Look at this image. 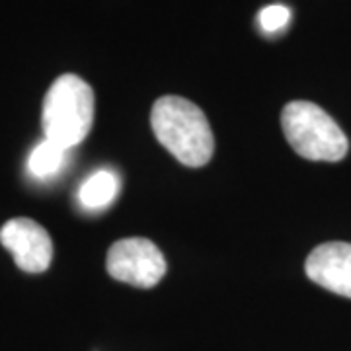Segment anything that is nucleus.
I'll list each match as a JSON object with an SVG mask.
<instances>
[{
  "instance_id": "obj_1",
  "label": "nucleus",
  "mask_w": 351,
  "mask_h": 351,
  "mask_svg": "<svg viewBox=\"0 0 351 351\" xmlns=\"http://www.w3.org/2000/svg\"><path fill=\"white\" fill-rule=\"evenodd\" d=\"M154 137L178 162L199 168L211 160L215 151L213 131L205 113L182 96H162L151 112Z\"/></svg>"
},
{
  "instance_id": "obj_2",
  "label": "nucleus",
  "mask_w": 351,
  "mask_h": 351,
  "mask_svg": "<svg viewBox=\"0 0 351 351\" xmlns=\"http://www.w3.org/2000/svg\"><path fill=\"white\" fill-rule=\"evenodd\" d=\"M94 90L80 76H59L45 94L41 127L47 141L71 151L80 145L94 123Z\"/></svg>"
},
{
  "instance_id": "obj_3",
  "label": "nucleus",
  "mask_w": 351,
  "mask_h": 351,
  "mask_svg": "<svg viewBox=\"0 0 351 351\" xmlns=\"http://www.w3.org/2000/svg\"><path fill=\"white\" fill-rule=\"evenodd\" d=\"M281 127L299 156L313 162H339L350 141L339 125L313 101H289L281 112Z\"/></svg>"
},
{
  "instance_id": "obj_4",
  "label": "nucleus",
  "mask_w": 351,
  "mask_h": 351,
  "mask_svg": "<svg viewBox=\"0 0 351 351\" xmlns=\"http://www.w3.org/2000/svg\"><path fill=\"white\" fill-rule=\"evenodd\" d=\"M108 274L127 285L151 289L166 274V260L158 246L149 239L117 240L108 252Z\"/></svg>"
},
{
  "instance_id": "obj_5",
  "label": "nucleus",
  "mask_w": 351,
  "mask_h": 351,
  "mask_svg": "<svg viewBox=\"0 0 351 351\" xmlns=\"http://www.w3.org/2000/svg\"><path fill=\"white\" fill-rule=\"evenodd\" d=\"M0 242L12 254L14 262L27 274H41L53 260L49 232L34 219H10L0 228Z\"/></svg>"
},
{
  "instance_id": "obj_6",
  "label": "nucleus",
  "mask_w": 351,
  "mask_h": 351,
  "mask_svg": "<svg viewBox=\"0 0 351 351\" xmlns=\"http://www.w3.org/2000/svg\"><path fill=\"white\" fill-rule=\"evenodd\" d=\"M304 271L316 285L351 299L350 242H326L316 246L306 258Z\"/></svg>"
},
{
  "instance_id": "obj_7",
  "label": "nucleus",
  "mask_w": 351,
  "mask_h": 351,
  "mask_svg": "<svg viewBox=\"0 0 351 351\" xmlns=\"http://www.w3.org/2000/svg\"><path fill=\"white\" fill-rule=\"evenodd\" d=\"M119 191V178L110 170H100L84 180L78 189V199L84 209H104L108 207Z\"/></svg>"
},
{
  "instance_id": "obj_8",
  "label": "nucleus",
  "mask_w": 351,
  "mask_h": 351,
  "mask_svg": "<svg viewBox=\"0 0 351 351\" xmlns=\"http://www.w3.org/2000/svg\"><path fill=\"white\" fill-rule=\"evenodd\" d=\"M69 158V151L63 149L61 145L53 143V141H41L38 147L29 154L27 160V170L29 174L38 180H49L53 176H57Z\"/></svg>"
},
{
  "instance_id": "obj_9",
  "label": "nucleus",
  "mask_w": 351,
  "mask_h": 351,
  "mask_svg": "<svg viewBox=\"0 0 351 351\" xmlns=\"http://www.w3.org/2000/svg\"><path fill=\"white\" fill-rule=\"evenodd\" d=\"M291 20V10L283 4H271V6H265L260 16H258V22L262 25L263 32L267 34H274L283 29Z\"/></svg>"
}]
</instances>
